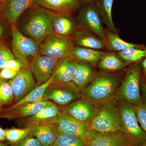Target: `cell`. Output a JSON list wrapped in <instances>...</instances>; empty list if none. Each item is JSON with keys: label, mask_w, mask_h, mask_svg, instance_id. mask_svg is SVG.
<instances>
[{"label": "cell", "mask_w": 146, "mask_h": 146, "mask_svg": "<svg viewBox=\"0 0 146 146\" xmlns=\"http://www.w3.org/2000/svg\"><path fill=\"white\" fill-rule=\"evenodd\" d=\"M113 2L114 0H98L96 5L102 22L107 27L108 29L118 33L117 29L112 21V9Z\"/></svg>", "instance_id": "cell-27"}, {"label": "cell", "mask_w": 146, "mask_h": 146, "mask_svg": "<svg viewBox=\"0 0 146 146\" xmlns=\"http://www.w3.org/2000/svg\"><path fill=\"white\" fill-rule=\"evenodd\" d=\"M2 81H3V80H2L1 78H0V83H1V82Z\"/></svg>", "instance_id": "cell-48"}, {"label": "cell", "mask_w": 146, "mask_h": 146, "mask_svg": "<svg viewBox=\"0 0 146 146\" xmlns=\"http://www.w3.org/2000/svg\"><path fill=\"white\" fill-rule=\"evenodd\" d=\"M134 108L140 126L146 134V104L143 101Z\"/></svg>", "instance_id": "cell-33"}, {"label": "cell", "mask_w": 146, "mask_h": 146, "mask_svg": "<svg viewBox=\"0 0 146 146\" xmlns=\"http://www.w3.org/2000/svg\"><path fill=\"white\" fill-rule=\"evenodd\" d=\"M5 146H9L7 145H6V144H5Z\"/></svg>", "instance_id": "cell-49"}, {"label": "cell", "mask_w": 146, "mask_h": 146, "mask_svg": "<svg viewBox=\"0 0 146 146\" xmlns=\"http://www.w3.org/2000/svg\"><path fill=\"white\" fill-rule=\"evenodd\" d=\"M124 77L122 74H98L93 82L81 91L82 99L98 107L115 96Z\"/></svg>", "instance_id": "cell-1"}, {"label": "cell", "mask_w": 146, "mask_h": 146, "mask_svg": "<svg viewBox=\"0 0 146 146\" xmlns=\"http://www.w3.org/2000/svg\"><path fill=\"white\" fill-rule=\"evenodd\" d=\"M74 46L72 38L52 33L39 45V54L53 59L72 58Z\"/></svg>", "instance_id": "cell-8"}, {"label": "cell", "mask_w": 146, "mask_h": 146, "mask_svg": "<svg viewBox=\"0 0 146 146\" xmlns=\"http://www.w3.org/2000/svg\"><path fill=\"white\" fill-rule=\"evenodd\" d=\"M104 33L105 48L110 51L119 52L129 48H143L142 46L124 41L120 38L118 33L107 29H104Z\"/></svg>", "instance_id": "cell-25"}, {"label": "cell", "mask_w": 146, "mask_h": 146, "mask_svg": "<svg viewBox=\"0 0 146 146\" xmlns=\"http://www.w3.org/2000/svg\"><path fill=\"white\" fill-rule=\"evenodd\" d=\"M52 27L55 34L70 38L78 28L70 14L55 13L53 19Z\"/></svg>", "instance_id": "cell-23"}, {"label": "cell", "mask_w": 146, "mask_h": 146, "mask_svg": "<svg viewBox=\"0 0 146 146\" xmlns=\"http://www.w3.org/2000/svg\"><path fill=\"white\" fill-rule=\"evenodd\" d=\"M3 105L2 103L1 100V96H0V110L3 108Z\"/></svg>", "instance_id": "cell-43"}, {"label": "cell", "mask_w": 146, "mask_h": 146, "mask_svg": "<svg viewBox=\"0 0 146 146\" xmlns=\"http://www.w3.org/2000/svg\"><path fill=\"white\" fill-rule=\"evenodd\" d=\"M141 70L139 63H135L128 69L116 91V98L134 106L143 102L141 91Z\"/></svg>", "instance_id": "cell-5"}, {"label": "cell", "mask_w": 146, "mask_h": 146, "mask_svg": "<svg viewBox=\"0 0 146 146\" xmlns=\"http://www.w3.org/2000/svg\"><path fill=\"white\" fill-rule=\"evenodd\" d=\"M11 49L14 56L28 66L33 58L39 53V45L24 35L14 25L11 26Z\"/></svg>", "instance_id": "cell-7"}, {"label": "cell", "mask_w": 146, "mask_h": 146, "mask_svg": "<svg viewBox=\"0 0 146 146\" xmlns=\"http://www.w3.org/2000/svg\"><path fill=\"white\" fill-rule=\"evenodd\" d=\"M3 5L0 4V12H2V11Z\"/></svg>", "instance_id": "cell-45"}, {"label": "cell", "mask_w": 146, "mask_h": 146, "mask_svg": "<svg viewBox=\"0 0 146 146\" xmlns=\"http://www.w3.org/2000/svg\"><path fill=\"white\" fill-rule=\"evenodd\" d=\"M26 66L23 62L18 58H14L6 63L3 68H6L11 70L19 72L22 68Z\"/></svg>", "instance_id": "cell-36"}, {"label": "cell", "mask_w": 146, "mask_h": 146, "mask_svg": "<svg viewBox=\"0 0 146 146\" xmlns=\"http://www.w3.org/2000/svg\"><path fill=\"white\" fill-rule=\"evenodd\" d=\"M42 8L55 13L70 15L81 5V0H36Z\"/></svg>", "instance_id": "cell-22"}, {"label": "cell", "mask_w": 146, "mask_h": 146, "mask_svg": "<svg viewBox=\"0 0 146 146\" xmlns=\"http://www.w3.org/2000/svg\"><path fill=\"white\" fill-rule=\"evenodd\" d=\"M123 126L124 134L131 146L146 143V134L138 122L134 106L116 98Z\"/></svg>", "instance_id": "cell-4"}, {"label": "cell", "mask_w": 146, "mask_h": 146, "mask_svg": "<svg viewBox=\"0 0 146 146\" xmlns=\"http://www.w3.org/2000/svg\"><path fill=\"white\" fill-rule=\"evenodd\" d=\"M36 4V0H6L2 13L12 25L17 23L21 15Z\"/></svg>", "instance_id": "cell-17"}, {"label": "cell", "mask_w": 146, "mask_h": 146, "mask_svg": "<svg viewBox=\"0 0 146 146\" xmlns=\"http://www.w3.org/2000/svg\"><path fill=\"white\" fill-rule=\"evenodd\" d=\"M59 107L63 112L85 125L87 127L94 119L98 109V107L82 99L67 106Z\"/></svg>", "instance_id": "cell-14"}, {"label": "cell", "mask_w": 146, "mask_h": 146, "mask_svg": "<svg viewBox=\"0 0 146 146\" xmlns=\"http://www.w3.org/2000/svg\"><path fill=\"white\" fill-rule=\"evenodd\" d=\"M106 53L100 50L76 46L73 48L72 58L86 62L96 67Z\"/></svg>", "instance_id": "cell-24"}, {"label": "cell", "mask_w": 146, "mask_h": 146, "mask_svg": "<svg viewBox=\"0 0 146 146\" xmlns=\"http://www.w3.org/2000/svg\"><path fill=\"white\" fill-rule=\"evenodd\" d=\"M61 109L54 104L48 106L36 115L21 119L25 127L34 125H57Z\"/></svg>", "instance_id": "cell-16"}, {"label": "cell", "mask_w": 146, "mask_h": 146, "mask_svg": "<svg viewBox=\"0 0 146 146\" xmlns=\"http://www.w3.org/2000/svg\"><path fill=\"white\" fill-rule=\"evenodd\" d=\"M76 65V60L74 58H64L58 60L52 75V83H66L72 82Z\"/></svg>", "instance_id": "cell-20"}, {"label": "cell", "mask_w": 146, "mask_h": 146, "mask_svg": "<svg viewBox=\"0 0 146 146\" xmlns=\"http://www.w3.org/2000/svg\"><path fill=\"white\" fill-rule=\"evenodd\" d=\"M3 33V28L0 25V37L2 35Z\"/></svg>", "instance_id": "cell-42"}, {"label": "cell", "mask_w": 146, "mask_h": 146, "mask_svg": "<svg viewBox=\"0 0 146 146\" xmlns=\"http://www.w3.org/2000/svg\"><path fill=\"white\" fill-rule=\"evenodd\" d=\"M6 140L9 143L13 144L23 140L29 136L28 128L25 127L23 128L12 127L5 129Z\"/></svg>", "instance_id": "cell-30"}, {"label": "cell", "mask_w": 146, "mask_h": 146, "mask_svg": "<svg viewBox=\"0 0 146 146\" xmlns=\"http://www.w3.org/2000/svg\"><path fill=\"white\" fill-rule=\"evenodd\" d=\"M128 65L113 52H106L98 63V68L103 72L112 73L120 70Z\"/></svg>", "instance_id": "cell-26"}, {"label": "cell", "mask_w": 146, "mask_h": 146, "mask_svg": "<svg viewBox=\"0 0 146 146\" xmlns=\"http://www.w3.org/2000/svg\"><path fill=\"white\" fill-rule=\"evenodd\" d=\"M142 68L146 76V56L144 58L142 63Z\"/></svg>", "instance_id": "cell-40"}, {"label": "cell", "mask_w": 146, "mask_h": 146, "mask_svg": "<svg viewBox=\"0 0 146 146\" xmlns=\"http://www.w3.org/2000/svg\"><path fill=\"white\" fill-rule=\"evenodd\" d=\"M139 146H146V144H143V145H141Z\"/></svg>", "instance_id": "cell-47"}, {"label": "cell", "mask_w": 146, "mask_h": 146, "mask_svg": "<svg viewBox=\"0 0 146 146\" xmlns=\"http://www.w3.org/2000/svg\"><path fill=\"white\" fill-rule=\"evenodd\" d=\"M75 60L76 65L72 82L82 91L93 82L99 74L92 65L81 60Z\"/></svg>", "instance_id": "cell-18"}, {"label": "cell", "mask_w": 146, "mask_h": 146, "mask_svg": "<svg viewBox=\"0 0 146 146\" xmlns=\"http://www.w3.org/2000/svg\"><path fill=\"white\" fill-rule=\"evenodd\" d=\"M78 46L100 50L105 48L104 41L92 32L80 27L77 28L72 38Z\"/></svg>", "instance_id": "cell-19"}, {"label": "cell", "mask_w": 146, "mask_h": 146, "mask_svg": "<svg viewBox=\"0 0 146 146\" xmlns=\"http://www.w3.org/2000/svg\"><path fill=\"white\" fill-rule=\"evenodd\" d=\"M14 55L5 46L0 45V70L3 68L5 65L9 60L14 59Z\"/></svg>", "instance_id": "cell-34"}, {"label": "cell", "mask_w": 146, "mask_h": 146, "mask_svg": "<svg viewBox=\"0 0 146 146\" xmlns=\"http://www.w3.org/2000/svg\"><path fill=\"white\" fill-rule=\"evenodd\" d=\"M53 103L48 101H41L24 104L14 108L7 107L0 110V119L14 120L22 119L31 117L44 109L47 106L53 104Z\"/></svg>", "instance_id": "cell-10"}, {"label": "cell", "mask_w": 146, "mask_h": 146, "mask_svg": "<svg viewBox=\"0 0 146 146\" xmlns=\"http://www.w3.org/2000/svg\"><path fill=\"white\" fill-rule=\"evenodd\" d=\"M11 146H43L37 138L28 136L15 143L11 144Z\"/></svg>", "instance_id": "cell-35"}, {"label": "cell", "mask_w": 146, "mask_h": 146, "mask_svg": "<svg viewBox=\"0 0 146 146\" xmlns=\"http://www.w3.org/2000/svg\"><path fill=\"white\" fill-rule=\"evenodd\" d=\"M81 99V91L73 82L66 83L52 82L45 92L43 101L51 102L63 107Z\"/></svg>", "instance_id": "cell-6"}, {"label": "cell", "mask_w": 146, "mask_h": 146, "mask_svg": "<svg viewBox=\"0 0 146 146\" xmlns=\"http://www.w3.org/2000/svg\"><path fill=\"white\" fill-rule=\"evenodd\" d=\"M0 96L3 106H10L13 104L14 93L8 82L3 80L0 83Z\"/></svg>", "instance_id": "cell-31"}, {"label": "cell", "mask_w": 146, "mask_h": 146, "mask_svg": "<svg viewBox=\"0 0 146 146\" xmlns=\"http://www.w3.org/2000/svg\"><path fill=\"white\" fill-rule=\"evenodd\" d=\"M141 91L142 100L146 104V82H141Z\"/></svg>", "instance_id": "cell-38"}, {"label": "cell", "mask_w": 146, "mask_h": 146, "mask_svg": "<svg viewBox=\"0 0 146 146\" xmlns=\"http://www.w3.org/2000/svg\"><path fill=\"white\" fill-rule=\"evenodd\" d=\"M52 146H54V145H52Z\"/></svg>", "instance_id": "cell-50"}, {"label": "cell", "mask_w": 146, "mask_h": 146, "mask_svg": "<svg viewBox=\"0 0 146 146\" xmlns=\"http://www.w3.org/2000/svg\"><path fill=\"white\" fill-rule=\"evenodd\" d=\"M121 59L127 64L136 63L146 56V49L143 48H129L118 52Z\"/></svg>", "instance_id": "cell-29"}, {"label": "cell", "mask_w": 146, "mask_h": 146, "mask_svg": "<svg viewBox=\"0 0 146 146\" xmlns=\"http://www.w3.org/2000/svg\"><path fill=\"white\" fill-rule=\"evenodd\" d=\"M39 54L30 62L29 68L36 80L37 86L48 81L52 77L58 60Z\"/></svg>", "instance_id": "cell-9"}, {"label": "cell", "mask_w": 146, "mask_h": 146, "mask_svg": "<svg viewBox=\"0 0 146 146\" xmlns=\"http://www.w3.org/2000/svg\"><path fill=\"white\" fill-rule=\"evenodd\" d=\"M54 146H87L81 140L75 136L58 133Z\"/></svg>", "instance_id": "cell-32"}, {"label": "cell", "mask_w": 146, "mask_h": 146, "mask_svg": "<svg viewBox=\"0 0 146 146\" xmlns=\"http://www.w3.org/2000/svg\"><path fill=\"white\" fill-rule=\"evenodd\" d=\"M87 127L102 133L124 134L117 100L115 96L98 106L96 115Z\"/></svg>", "instance_id": "cell-2"}, {"label": "cell", "mask_w": 146, "mask_h": 146, "mask_svg": "<svg viewBox=\"0 0 146 146\" xmlns=\"http://www.w3.org/2000/svg\"><path fill=\"white\" fill-rule=\"evenodd\" d=\"M6 0H0V4H3L5 2Z\"/></svg>", "instance_id": "cell-44"}, {"label": "cell", "mask_w": 146, "mask_h": 146, "mask_svg": "<svg viewBox=\"0 0 146 146\" xmlns=\"http://www.w3.org/2000/svg\"><path fill=\"white\" fill-rule=\"evenodd\" d=\"M52 81L53 78L52 76L46 82L37 86L36 88L32 90L23 98L9 107H16L24 104L35 102L43 101V97L44 95L45 92L48 87L52 82Z\"/></svg>", "instance_id": "cell-28"}, {"label": "cell", "mask_w": 146, "mask_h": 146, "mask_svg": "<svg viewBox=\"0 0 146 146\" xmlns=\"http://www.w3.org/2000/svg\"><path fill=\"white\" fill-rule=\"evenodd\" d=\"M86 145L131 146L124 133H104L89 129Z\"/></svg>", "instance_id": "cell-15"}, {"label": "cell", "mask_w": 146, "mask_h": 146, "mask_svg": "<svg viewBox=\"0 0 146 146\" xmlns=\"http://www.w3.org/2000/svg\"><path fill=\"white\" fill-rule=\"evenodd\" d=\"M84 2L87 3H93L94 0H82Z\"/></svg>", "instance_id": "cell-41"}, {"label": "cell", "mask_w": 146, "mask_h": 146, "mask_svg": "<svg viewBox=\"0 0 146 146\" xmlns=\"http://www.w3.org/2000/svg\"><path fill=\"white\" fill-rule=\"evenodd\" d=\"M18 72H15L3 68L0 71V78L3 80H10L16 76Z\"/></svg>", "instance_id": "cell-37"}, {"label": "cell", "mask_w": 146, "mask_h": 146, "mask_svg": "<svg viewBox=\"0 0 146 146\" xmlns=\"http://www.w3.org/2000/svg\"><path fill=\"white\" fill-rule=\"evenodd\" d=\"M80 26L90 31L104 41V29L96 3H91L82 9L78 17Z\"/></svg>", "instance_id": "cell-12"}, {"label": "cell", "mask_w": 146, "mask_h": 146, "mask_svg": "<svg viewBox=\"0 0 146 146\" xmlns=\"http://www.w3.org/2000/svg\"><path fill=\"white\" fill-rule=\"evenodd\" d=\"M54 14L42 7L35 8L22 25V33L40 45L54 33Z\"/></svg>", "instance_id": "cell-3"}, {"label": "cell", "mask_w": 146, "mask_h": 146, "mask_svg": "<svg viewBox=\"0 0 146 146\" xmlns=\"http://www.w3.org/2000/svg\"><path fill=\"white\" fill-rule=\"evenodd\" d=\"M8 82L12 86L14 93L13 104L37 86L36 80L28 66L22 68L16 76Z\"/></svg>", "instance_id": "cell-11"}, {"label": "cell", "mask_w": 146, "mask_h": 146, "mask_svg": "<svg viewBox=\"0 0 146 146\" xmlns=\"http://www.w3.org/2000/svg\"><path fill=\"white\" fill-rule=\"evenodd\" d=\"M0 146H5V144L3 143L2 142H0Z\"/></svg>", "instance_id": "cell-46"}, {"label": "cell", "mask_w": 146, "mask_h": 146, "mask_svg": "<svg viewBox=\"0 0 146 146\" xmlns=\"http://www.w3.org/2000/svg\"><path fill=\"white\" fill-rule=\"evenodd\" d=\"M89 129L85 125L61 110L57 124L58 133L75 136L86 145L88 141Z\"/></svg>", "instance_id": "cell-13"}, {"label": "cell", "mask_w": 146, "mask_h": 146, "mask_svg": "<svg viewBox=\"0 0 146 146\" xmlns=\"http://www.w3.org/2000/svg\"><path fill=\"white\" fill-rule=\"evenodd\" d=\"M28 128L29 136L36 137L43 146H52L57 137V125H34L25 127Z\"/></svg>", "instance_id": "cell-21"}, {"label": "cell", "mask_w": 146, "mask_h": 146, "mask_svg": "<svg viewBox=\"0 0 146 146\" xmlns=\"http://www.w3.org/2000/svg\"><path fill=\"white\" fill-rule=\"evenodd\" d=\"M6 140L5 132V129H3L0 126V142H4Z\"/></svg>", "instance_id": "cell-39"}]
</instances>
